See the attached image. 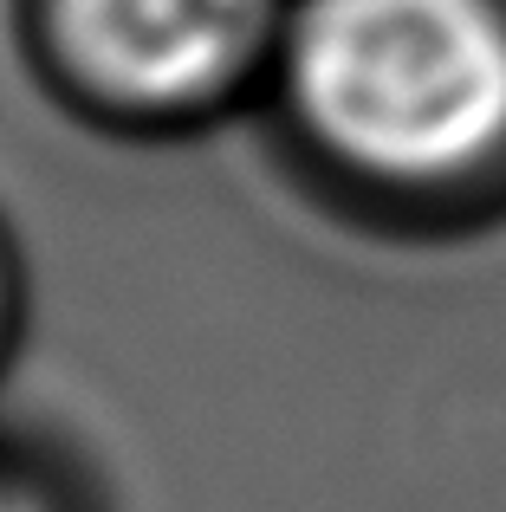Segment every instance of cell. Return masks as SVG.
Masks as SVG:
<instances>
[{"mask_svg": "<svg viewBox=\"0 0 506 512\" xmlns=\"http://www.w3.org/2000/svg\"><path fill=\"white\" fill-rule=\"evenodd\" d=\"M260 111L338 208L468 227L506 208V0H292Z\"/></svg>", "mask_w": 506, "mask_h": 512, "instance_id": "1", "label": "cell"}, {"mask_svg": "<svg viewBox=\"0 0 506 512\" xmlns=\"http://www.w3.org/2000/svg\"><path fill=\"white\" fill-rule=\"evenodd\" d=\"M292 0H20L33 72L111 137H195L260 111Z\"/></svg>", "mask_w": 506, "mask_h": 512, "instance_id": "2", "label": "cell"}, {"mask_svg": "<svg viewBox=\"0 0 506 512\" xmlns=\"http://www.w3.org/2000/svg\"><path fill=\"white\" fill-rule=\"evenodd\" d=\"M0 512H91V500L39 441L0 428Z\"/></svg>", "mask_w": 506, "mask_h": 512, "instance_id": "3", "label": "cell"}, {"mask_svg": "<svg viewBox=\"0 0 506 512\" xmlns=\"http://www.w3.org/2000/svg\"><path fill=\"white\" fill-rule=\"evenodd\" d=\"M20 325H26V273H20V253H13V234L0 227V370L13 363Z\"/></svg>", "mask_w": 506, "mask_h": 512, "instance_id": "4", "label": "cell"}]
</instances>
